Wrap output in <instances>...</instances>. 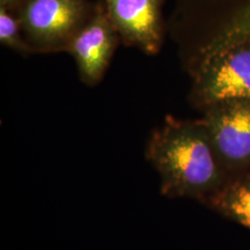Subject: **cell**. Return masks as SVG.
Masks as SVG:
<instances>
[{"label": "cell", "mask_w": 250, "mask_h": 250, "mask_svg": "<svg viewBox=\"0 0 250 250\" xmlns=\"http://www.w3.org/2000/svg\"><path fill=\"white\" fill-rule=\"evenodd\" d=\"M146 154L167 197L203 201L223 185L218 154L204 127L169 122L152 134Z\"/></svg>", "instance_id": "1"}, {"label": "cell", "mask_w": 250, "mask_h": 250, "mask_svg": "<svg viewBox=\"0 0 250 250\" xmlns=\"http://www.w3.org/2000/svg\"><path fill=\"white\" fill-rule=\"evenodd\" d=\"M18 15L33 51L66 50L89 19L84 0H23Z\"/></svg>", "instance_id": "2"}, {"label": "cell", "mask_w": 250, "mask_h": 250, "mask_svg": "<svg viewBox=\"0 0 250 250\" xmlns=\"http://www.w3.org/2000/svg\"><path fill=\"white\" fill-rule=\"evenodd\" d=\"M119 37L107 10L100 6L71 39L65 51L74 59L85 84L95 85L103 78Z\"/></svg>", "instance_id": "3"}, {"label": "cell", "mask_w": 250, "mask_h": 250, "mask_svg": "<svg viewBox=\"0 0 250 250\" xmlns=\"http://www.w3.org/2000/svg\"><path fill=\"white\" fill-rule=\"evenodd\" d=\"M106 10L127 45L156 53L161 45L162 0H105Z\"/></svg>", "instance_id": "4"}, {"label": "cell", "mask_w": 250, "mask_h": 250, "mask_svg": "<svg viewBox=\"0 0 250 250\" xmlns=\"http://www.w3.org/2000/svg\"><path fill=\"white\" fill-rule=\"evenodd\" d=\"M200 91L212 103L250 99V49L206 59Z\"/></svg>", "instance_id": "5"}, {"label": "cell", "mask_w": 250, "mask_h": 250, "mask_svg": "<svg viewBox=\"0 0 250 250\" xmlns=\"http://www.w3.org/2000/svg\"><path fill=\"white\" fill-rule=\"evenodd\" d=\"M204 128L218 156L231 163L250 160V106L237 105L208 120Z\"/></svg>", "instance_id": "6"}, {"label": "cell", "mask_w": 250, "mask_h": 250, "mask_svg": "<svg viewBox=\"0 0 250 250\" xmlns=\"http://www.w3.org/2000/svg\"><path fill=\"white\" fill-rule=\"evenodd\" d=\"M203 202L233 222L250 229V179L222 185Z\"/></svg>", "instance_id": "7"}, {"label": "cell", "mask_w": 250, "mask_h": 250, "mask_svg": "<svg viewBox=\"0 0 250 250\" xmlns=\"http://www.w3.org/2000/svg\"><path fill=\"white\" fill-rule=\"evenodd\" d=\"M21 31L18 16H14L10 9L0 6V43L18 53L32 52L33 49L21 36Z\"/></svg>", "instance_id": "8"}, {"label": "cell", "mask_w": 250, "mask_h": 250, "mask_svg": "<svg viewBox=\"0 0 250 250\" xmlns=\"http://www.w3.org/2000/svg\"><path fill=\"white\" fill-rule=\"evenodd\" d=\"M232 35L237 40L250 38V0H242L232 21Z\"/></svg>", "instance_id": "9"}, {"label": "cell", "mask_w": 250, "mask_h": 250, "mask_svg": "<svg viewBox=\"0 0 250 250\" xmlns=\"http://www.w3.org/2000/svg\"><path fill=\"white\" fill-rule=\"evenodd\" d=\"M22 1L23 0H0V6L11 9L17 7L19 4L22 3Z\"/></svg>", "instance_id": "10"}]
</instances>
